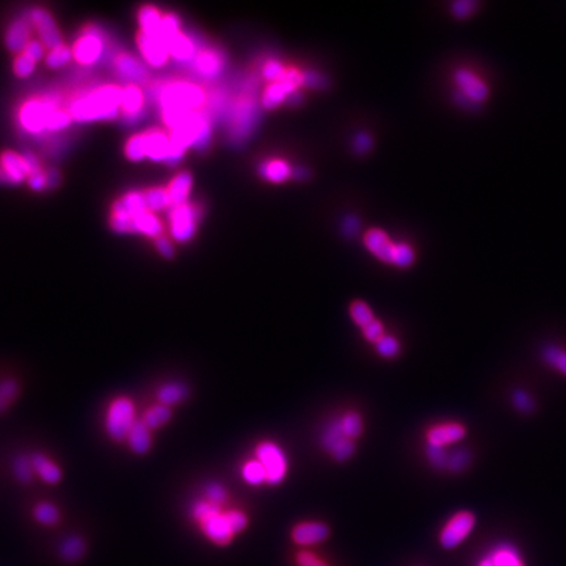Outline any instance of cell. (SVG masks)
I'll return each mask as SVG.
<instances>
[{
	"label": "cell",
	"instance_id": "cell-1",
	"mask_svg": "<svg viewBox=\"0 0 566 566\" xmlns=\"http://www.w3.org/2000/svg\"><path fill=\"white\" fill-rule=\"evenodd\" d=\"M190 518L198 526L202 535L218 547L228 545L237 533L247 529L249 523L244 511L239 508H224L205 498L197 499L190 506Z\"/></svg>",
	"mask_w": 566,
	"mask_h": 566
},
{
	"label": "cell",
	"instance_id": "cell-2",
	"mask_svg": "<svg viewBox=\"0 0 566 566\" xmlns=\"http://www.w3.org/2000/svg\"><path fill=\"white\" fill-rule=\"evenodd\" d=\"M157 104L160 106V116L165 126L175 129L187 118L200 112L206 104L207 96L198 84L187 80L164 83L156 92Z\"/></svg>",
	"mask_w": 566,
	"mask_h": 566
},
{
	"label": "cell",
	"instance_id": "cell-3",
	"mask_svg": "<svg viewBox=\"0 0 566 566\" xmlns=\"http://www.w3.org/2000/svg\"><path fill=\"white\" fill-rule=\"evenodd\" d=\"M122 94L123 87L103 84L89 92L76 94L67 109L75 122L110 121L119 116Z\"/></svg>",
	"mask_w": 566,
	"mask_h": 566
},
{
	"label": "cell",
	"instance_id": "cell-4",
	"mask_svg": "<svg viewBox=\"0 0 566 566\" xmlns=\"http://www.w3.org/2000/svg\"><path fill=\"white\" fill-rule=\"evenodd\" d=\"M139 420L137 404L130 396L119 395L108 402L104 412V430L113 442H125L131 427Z\"/></svg>",
	"mask_w": 566,
	"mask_h": 566
},
{
	"label": "cell",
	"instance_id": "cell-5",
	"mask_svg": "<svg viewBox=\"0 0 566 566\" xmlns=\"http://www.w3.org/2000/svg\"><path fill=\"white\" fill-rule=\"evenodd\" d=\"M58 106V100L53 97H29L24 100L17 110L20 128L29 134H40L46 129L50 112Z\"/></svg>",
	"mask_w": 566,
	"mask_h": 566
},
{
	"label": "cell",
	"instance_id": "cell-6",
	"mask_svg": "<svg viewBox=\"0 0 566 566\" xmlns=\"http://www.w3.org/2000/svg\"><path fill=\"white\" fill-rule=\"evenodd\" d=\"M255 458L264 467L268 485H280L286 479L289 471V460L284 451L275 442H259L255 449Z\"/></svg>",
	"mask_w": 566,
	"mask_h": 566
},
{
	"label": "cell",
	"instance_id": "cell-7",
	"mask_svg": "<svg viewBox=\"0 0 566 566\" xmlns=\"http://www.w3.org/2000/svg\"><path fill=\"white\" fill-rule=\"evenodd\" d=\"M104 47V33L94 24H87L71 47L72 59L80 66H91L101 58Z\"/></svg>",
	"mask_w": 566,
	"mask_h": 566
},
{
	"label": "cell",
	"instance_id": "cell-8",
	"mask_svg": "<svg viewBox=\"0 0 566 566\" xmlns=\"http://www.w3.org/2000/svg\"><path fill=\"white\" fill-rule=\"evenodd\" d=\"M169 232L177 243H187L197 232L200 221V207L194 203L185 202L169 209Z\"/></svg>",
	"mask_w": 566,
	"mask_h": 566
},
{
	"label": "cell",
	"instance_id": "cell-9",
	"mask_svg": "<svg viewBox=\"0 0 566 566\" xmlns=\"http://www.w3.org/2000/svg\"><path fill=\"white\" fill-rule=\"evenodd\" d=\"M476 526V517L470 510L456 511L448 519L439 533V542L445 549H454L464 542Z\"/></svg>",
	"mask_w": 566,
	"mask_h": 566
},
{
	"label": "cell",
	"instance_id": "cell-10",
	"mask_svg": "<svg viewBox=\"0 0 566 566\" xmlns=\"http://www.w3.org/2000/svg\"><path fill=\"white\" fill-rule=\"evenodd\" d=\"M454 79L459 88V94L470 104L479 105L489 98L490 89L483 78H480L476 72L461 67L455 71Z\"/></svg>",
	"mask_w": 566,
	"mask_h": 566
},
{
	"label": "cell",
	"instance_id": "cell-11",
	"mask_svg": "<svg viewBox=\"0 0 566 566\" xmlns=\"http://www.w3.org/2000/svg\"><path fill=\"white\" fill-rule=\"evenodd\" d=\"M28 17L37 31L40 41L49 50L63 45V38L59 32L58 25L50 12L42 7H35L29 11Z\"/></svg>",
	"mask_w": 566,
	"mask_h": 566
},
{
	"label": "cell",
	"instance_id": "cell-12",
	"mask_svg": "<svg viewBox=\"0 0 566 566\" xmlns=\"http://www.w3.org/2000/svg\"><path fill=\"white\" fill-rule=\"evenodd\" d=\"M112 67L118 78L126 84L141 85L148 79V71L146 65L126 51L116 53L112 62Z\"/></svg>",
	"mask_w": 566,
	"mask_h": 566
},
{
	"label": "cell",
	"instance_id": "cell-13",
	"mask_svg": "<svg viewBox=\"0 0 566 566\" xmlns=\"http://www.w3.org/2000/svg\"><path fill=\"white\" fill-rule=\"evenodd\" d=\"M465 424L458 421H447L433 424L426 431V443L427 446L447 448L463 440L467 436Z\"/></svg>",
	"mask_w": 566,
	"mask_h": 566
},
{
	"label": "cell",
	"instance_id": "cell-14",
	"mask_svg": "<svg viewBox=\"0 0 566 566\" xmlns=\"http://www.w3.org/2000/svg\"><path fill=\"white\" fill-rule=\"evenodd\" d=\"M135 40H137L138 50L141 51L142 58L148 66L155 67V69H160V67H164L168 63L171 55H169V51H168V47L164 41H162L160 38L146 35L139 29L137 32Z\"/></svg>",
	"mask_w": 566,
	"mask_h": 566
},
{
	"label": "cell",
	"instance_id": "cell-15",
	"mask_svg": "<svg viewBox=\"0 0 566 566\" xmlns=\"http://www.w3.org/2000/svg\"><path fill=\"white\" fill-rule=\"evenodd\" d=\"M225 65L224 55L221 50L214 47H205L197 50L194 58L191 59L193 71L203 79H215L222 74Z\"/></svg>",
	"mask_w": 566,
	"mask_h": 566
},
{
	"label": "cell",
	"instance_id": "cell-16",
	"mask_svg": "<svg viewBox=\"0 0 566 566\" xmlns=\"http://www.w3.org/2000/svg\"><path fill=\"white\" fill-rule=\"evenodd\" d=\"M144 105H146V96H144L141 85L126 84L123 87L122 101L119 106V116L122 117V121L126 125L137 123L144 114Z\"/></svg>",
	"mask_w": 566,
	"mask_h": 566
},
{
	"label": "cell",
	"instance_id": "cell-17",
	"mask_svg": "<svg viewBox=\"0 0 566 566\" xmlns=\"http://www.w3.org/2000/svg\"><path fill=\"white\" fill-rule=\"evenodd\" d=\"M365 246L377 259L395 265L399 252V244L391 241L388 235L377 228L370 230L365 235Z\"/></svg>",
	"mask_w": 566,
	"mask_h": 566
},
{
	"label": "cell",
	"instance_id": "cell-18",
	"mask_svg": "<svg viewBox=\"0 0 566 566\" xmlns=\"http://www.w3.org/2000/svg\"><path fill=\"white\" fill-rule=\"evenodd\" d=\"M33 25L31 23L29 17H19L13 20L4 35V42L7 49L13 54H20L24 50V47L28 45V42L32 40V31Z\"/></svg>",
	"mask_w": 566,
	"mask_h": 566
},
{
	"label": "cell",
	"instance_id": "cell-19",
	"mask_svg": "<svg viewBox=\"0 0 566 566\" xmlns=\"http://www.w3.org/2000/svg\"><path fill=\"white\" fill-rule=\"evenodd\" d=\"M0 166L11 180V184H20L32 175V168L25 153L15 151H3L0 153Z\"/></svg>",
	"mask_w": 566,
	"mask_h": 566
},
{
	"label": "cell",
	"instance_id": "cell-20",
	"mask_svg": "<svg viewBox=\"0 0 566 566\" xmlns=\"http://www.w3.org/2000/svg\"><path fill=\"white\" fill-rule=\"evenodd\" d=\"M329 529L321 522H302L298 523L291 531V539L298 545H316L327 540Z\"/></svg>",
	"mask_w": 566,
	"mask_h": 566
},
{
	"label": "cell",
	"instance_id": "cell-21",
	"mask_svg": "<svg viewBox=\"0 0 566 566\" xmlns=\"http://www.w3.org/2000/svg\"><path fill=\"white\" fill-rule=\"evenodd\" d=\"M147 157L153 162H166L171 153L169 135L160 129H150L144 131Z\"/></svg>",
	"mask_w": 566,
	"mask_h": 566
},
{
	"label": "cell",
	"instance_id": "cell-22",
	"mask_svg": "<svg viewBox=\"0 0 566 566\" xmlns=\"http://www.w3.org/2000/svg\"><path fill=\"white\" fill-rule=\"evenodd\" d=\"M31 461H32L35 476L41 481H44L47 485H57L60 483L63 473H62L58 463H55V460L49 458L42 452H35L31 456Z\"/></svg>",
	"mask_w": 566,
	"mask_h": 566
},
{
	"label": "cell",
	"instance_id": "cell-23",
	"mask_svg": "<svg viewBox=\"0 0 566 566\" xmlns=\"http://www.w3.org/2000/svg\"><path fill=\"white\" fill-rule=\"evenodd\" d=\"M130 451L135 455H146L153 447V430L142 422L141 418L131 427L125 439Z\"/></svg>",
	"mask_w": 566,
	"mask_h": 566
},
{
	"label": "cell",
	"instance_id": "cell-24",
	"mask_svg": "<svg viewBox=\"0 0 566 566\" xmlns=\"http://www.w3.org/2000/svg\"><path fill=\"white\" fill-rule=\"evenodd\" d=\"M165 44L168 47L169 55L178 62H191V59L194 58L197 53L194 41L188 35H185L182 31L172 35Z\"/></svg>",
	"mask_w": 566,
	"mask_h": 566
},
{
	"label": "cell",
	"instance_id": "cell-25",
	"mask_svg": "<svg viewBox=\"0 0 566 566\" xmlns=\"http://www.w3.org/2000/svg\"><path fill=\"white\" fill-rule=\"evenodd\" d=\"M189 387L182 381H166L156 391V402L173 408L188 399Z\"/></svg>",
	"mask_w": 566,
	"mask_h": 566
},
{
	"label": "cell",
	"instance_id": "cell-26",
	"mask_svg": "<svg viewBox=\"0 0 566 566\" xmlns=\"http://www.w3.org/2000/svg\"><path fill=\"white\" fill-rule=\"evenodd\" d=\"M191 187H193V177L187 171L177 173L176 176L171 180V182L165 188L168 190L172 207L188 202Z\"/></svg>",
	"mask_w": 566,
	"mask_h": 566
},
{
	"label": "cell",
	"instance_id": "cell-27",
	"mask_svg": "<svg viewBox=\"0 0 566 566\" xmlns=\"http://www.w3.org/2000/svg\"><path fill=\"white\" fill-rule=\"evenodd\" d=\"M163 15L164 13H162V11L155 6H151V4L142 6L137 13L139 31L146 35L159 38Z\"/></svg>",
	"mask_w": 566,
	"mask_h": 566
},
{
	"label": "cell",
	"instance_id": "cell-28",
	"mask_svg": "<svg viewBox=\"0 0 566 566\" xmlns=\"http://www.w3.org/2000/svg\"><path fill=\"white\" fill-rule=\"evenodd\" d=\"M495 566H526L518 548L510 542H501L488 554Z\"/></svg>",
	"mask_w": 566,
	"mask_h": 566
},
{
	"label": "cell",
	"instance_id": "cell-29",
	"mask_svg": "<svg viewBox=\"0 0 566 566\" xmlns=\"http://www.w3.org/2000/svg\"><path fill=\"white\" fill-rule=\"evenodd\" d=\"M132 230H134V234H141V235L147 236L155 240L159 236L163 235L164 227H163L162 221L155 215V212L147 210L134 218Z\"/></svg>",
	"mask_w": 566,
	"mask_h": 566
},
{
	"label": "cell",
	"instance_id": "cell-30",
	"mask_svg": "<svg viewBox=\"0 0 566 566\" xmlns=\"http://www.w3.org/2000/svg\"><path fill=\"white\" fill-rule=\"evenodd\" d=\"M172 415H173L172 408L156 402L153 405H150L144 412L142 413L139 418L143 424L150 427L153 431V430H159L164 427L165 424L172 420Z\"/></svg>",
	"mask_w": 566,
	"mask_h": 566
},
{
	"label": "cell",
	"instance_id": "cell-31",
	"mask_svg": "<svg viewBox=\"0 0 566 566\" xmlns=\"http://www.w3.org/2000/svg\"><path fill=\"white\" fill-rule=\"evenodd\" d=\"M261 176L271 182H282L293 175V169L287 162L281 159H271L259 166Z\"/></svg>",
	"mask_w": 566,
	"mask_h": 566
},
{
	"label": "cell",
	"instance_id": "cell-32",
	"mask_svg": "<svg viewBox=\"0 0 566 566\" xmlns=\"http://www.w3.org/2000/svg\"><path fill=\"white\" fill-rule=\"evenodd\" d=\"M542 361L544 365L566 377V349L558 345H547L542 349Z\"/></svg>",
	"mask_w": 566,
	"mask_h": 566
},
{
	"label": "cell",
	"instance_id": "cell-33",
	"mask_svg": "<svg viewBox=\"0 0 566 566\" xmlns=\"http://www.w3.org/2000/svg\"><path fill=\"white\" fill-rule=\"evenodd\" d=\"M143 197L148 212H160L172 207L168 190L164 187L146 189L143 190Z\"/></svg>",
	"mask_w": 566,
	"mask_h": 566
},
{
	"label": "cell",
	"instance_id": "cell-34",
	"mask_svg": "<svg viewBox=\"0 0 566 566\" xmlns=\"http://www.w3.org/2000/svg\"><path fill=\"white\" fill-rule=\"evenodd\" d=\"M32 515L38 524L45 527H54L60 522V511L58 507L47 501H42L35 505L32 510Z\"/></svg>",
	"mask_w": 566,
	"mask_h": 566
},
{
	"label": "cell",
	"instance_id": "cell-35",
	"mask_svg": "<svg viewBox=\"0 0 566 566\" xmlns=\"http://www.w3.org/2000/svg\"><path fill=\"white\" fill-rule=\"evenodd\" d=\"M20 392L22 386L16 379L7 377L0 381V414L11 408L15 401L19 399Z\"/></svg>",
	"mask_w": 566,
	"mask_h": 566
},
{
	"label": "cell",
	"instance_id": "cell-36",
	"mask_svg": "<svg viewBox=\"0 0 566 566\" xmlns=\"http://www.w3.org/2000/svg\"><path fill=\"white\" fill-rule=\"evenodd\" d=\"M252 105L253 104H250L249 100H241L236 104L235 113H234L231 126H230L232 129V135H235V138H241L240 135H243L244 129H247V125L250 121Z\"/></svg>",
	"mask_w": 566,
	"mask_h": 566
},
{
	"label": "cell",
	"instance_id": "cell-37",
	"mask_svg": "<svg viewBox=\"0 0 566 566\" xmlns=\"http://www.w3.org/2000/svg\"><path fill=\"white\" fill-rule=\"evenodd\" d=\"M241 479L252 486H259L262 483H266V474L259 460L253 458L247 460L241 465Z\"/></svg>",
	"mask_w": 566,
	"mask_h": 566
},
{
	"label": "cell",
	"instance_id": "cell-38",
	"mask_svg": "<svg viewBox=\"0 0 566 566\" xmlns=\"http://www.w3.org/2000/svg\"><path fill=\"white\" fill-rule=\"evenodd\" d=\"M348 436L343 434L342 430L341 422H340V417L330 421L329 424L325 426V429L323 430L321 436H320V443L325 451L330 452V449L334 447L338 442H341L342 439H345ZM350 439V438H349Z\"/></svg>",
	"mask_w": 566,
	"mask_h": 566
},
{
	"label": "cell",
	"instance_id": "cell-39",
	"mask_svg": "<svg viewBox=\"0 0 566 566\" xmlns=\"http://www.w3.org/2000/svg\"><path fill=\"white\" fill-rule=\"evenodd\" d=\"M349 314H350V318L353 320L354 324L359 327L361 329H363L372 321L377 320L372 309L363 300H354L349 308Z\"/></svg>",
	"mask_w": 566,
	"mask_h": 566
},
{
	"label": "cell",
	"instance_id": "cell-40",
	"mask_svg": "<svg viewBox=\"0 0 566 566\" xmlns=\"http://www.w3.org/2000/svg\"><path fill=\"white\" fill-rule=\"evenodd\" d=\"M125 156L131 162H141L147 157V148H146V137L144 131L138 132L125 143Z\"/></svg>",
	"mask_w": 566,
	"mask_h": 566
},
{
	"label": "cell",
	"instance_id": "cell-41",
	"mask_svg": "<svg viewBox=\"0 0 566 566\" xmlns=\"http://www.w3.org/2000/svg\"><path fill=\"white\" fill-rule=\"evenodd\" d=\"M343 434L355 440L363 433V420L361 414L357 412H348L340 417Z\"/></svg>",
	"mask_w": 566,
	"mask_h": 566
},
{
	"label": "cell",
	"instance_id": "cell-42",
	"mask_svg": "<svg viewBox=\"0 0 566 566\" xmlns=\"http://www.w3.org/2000/svg\"><path fill=\"white\" fill-rule=\"evenodd\" d=\"M71 122H72V117H71L69 109L60 105L55 106L47 117L46 129L53 132H58V131L69 128Z\"/></svg>",
	"mask_w": 566,
	"mask_h": 566
},
{
	"label": "cell",
	"instance_id": "cell-43",
	"mask_svg": "<svg viewBox=\"0 0 566 566\" xmlns=\"http://www.w3.org/2000/svg\"><path fill=\"white\" fill-rule=\"evenodd\" d=\"M12 471H13V476L16 477V480L22 483H31L35 476L31 456H25V455H19L17 458H15L13 464H12Z\"/></svg>",
	"mask_w": 566,
	"mask_h": 566
},
{
	"label": "cell",
	"instance_id": "cell-44",
	"mask_svg": "<svg viewBox=\"0 0 566 566\" xmlns=\"http://www.w3.org/2000/svg\"><path fill=\"white\" fill-rule=\"evenodd\" d=\"M71 59H72V50L63 44V45H59V46L49 50V53L45 55V63L49 69L58 70L60 67L66 66Z\"/></svg>",
	"mask_w": 566,
	"mask_h": 566
},
{
	"label": "cell",
	"instance_id": "cell-45",
	"mask_svg": "<svg viewBox=\"0 0 566 566\" xmlns=\"http://www.w3.org/2000/svg\"><path fill=\"white\" fill-rule=\"evenodd\" d=\"M85 554V542L80 536H70L60 545V554L67 561H76Z\"/></svg>",
	"mask_w": 566,
	"mask_h": 566
},
{
	"label": "cell",
	"instance_id": "cell-46",
	"mask_svg": "<svg viewBox=\"0 0 566 566\" xmlns=\"http://www.w3.org/2000/svg\"><path fill=\"white\" fill-rule=\"evenodd\" d=\"M511 402L515 411H518L522 414H530L536 408L535 399L526 389H514L511 395Z\"/></svg>",
	"mask_w": 566,
	"mask_h": 566
},
{
	"label": "cell",
	"instance_id": "cell-47",
	"mask_svg": "<svg viewBox=\"0 0 566 566\" xmlns=\"http://www.w3.org/2000/svg\"><path fill=\"white\" fill-rule=\"evenodd\" d=\"M37 62L32 58H29L28 55H25L24 53L17 54L15 59H13V65H12V70L13 74L20 78V79H25L28 76H31L35 70Z\"/></svg>",
	"mask_w": 566,
	"mask_h": 566
},
{
	"label": "cell",
	"instance_id": "cell-48",
	"mask_svg": "<svg viewBox=\"0 0 566 566\" xmlns=\"http://www.w3.org/2000/svg\"><path fill=\"white\" fill-rule=\"evenodd\" d=\"M203 498L214 505L224 506L228 501V492L222 483H210L205 486Z\"/></svg>",
	"mask_w": 566,
	"mask_h": 566
},
{
	"label": "cell",
	"instance_id": "cell-49",
	"mask_svg": "<svg viewBox=\"0 0 566 566\" xmlns=\"http://www.w3.org/2000/svg\"><path fill=\"white\" fill-rule=\"evenodd\" d=\"M375 349L383 358H395L397 354H400V342L391 334H384L375 343Z\"/></svg>",
	"mask_w": 566,
	"mask_h": 566
},
{
	"label": "cell",
	"instance_id": "cell-50",
	"mask_svg": "<svg viewBox=\"0 0 566 566\" xmlns=\"http://www.w3.org/2000/svg\"><path fill=\"white\" fill-rule=\"evenodd\" d=\"M471 463V454L467 449H455L448 456L447 470L451 472L464 471Z\"/></svg>",
	"mask_w": 566,
	"mask_h": 566
},
{
	"label": "cell",
	"instance_id": "cell-51",
	"mask_svg": "<svg viewBox=\"0 0 566 566\" xmlns=\"http://www.w3.org/2000/svg\"><path fill=\"white\" fill-rule=\"evenodd\" d=\"M426 456L430 461V464L436 470H445L447 468L448 452L446 448L434 447V446H426Z\"/></svg>",
	"mask_w": 566,
	"mask_h": 566
},
{
	"label": "cell",
	"instance_id": "cell-52",
	"mask_svg": "<svg viewBox=\"0 0 566 566\" xmlns=\"http://www.w3.org/2000/svg\"><path fill=\"white\" fill-rule=\"evenodd\" d=\"M354 451H355V442L353 439L345 438L330 449L329 454L330 456L337 461H346L353 456Z\"/></svg>",
	"mask_w": 566,
	"mask_h": 566
},
{
	"label": "cell",
	"instance_id": "cell-53",
	"mask_svg": "<svg viewBox=\"0 0 566 566\" xmlns=\"http://www.w3.org/2000/svg\"><path fill=\"white\" fill-rule=\"evenodd\" d=\"M477 7H479V3H477V1H473V0H459V1H455V3L451 6V12H452V15H454L456 19L464 20V19L471 17L472 15L477 10Z\"/></svg>",
	"mask_w": 566,
	"mask_h": 566
},
{
	"label": "cell",
	"instance_id": "cell-54",
	"mask_svg": "<svg viewBox=\"0 0 566 566\" xmlns=\"http://www.w3.org/2000/svg\"><path fill=\"white\" fill-rule=\"evenodd\" d=\"M362 330V336L366 341L371 342V343H377L386 333H384V325L380 320H375L372 321L370 325H367L366 328Z\"/></svg>",
	"mask_w": 566,
	"mask_h": 566
},
{
	"label": "cell",
	"instance_id": "cell-55",
	"mask_svg": "<svg viewBox=\"0 0 566 566\" xmlns=\"http://www.w3.org/2000/svg\"><path fill=\"white\" fill-rule=\"evenodd\" d=\"M414 259H415V255H414L413 248L405 243H400L395 265L399 268H409L414 262Z\"/></svg>",
	"mask_w": 566,
	"mask_h": 566
},
{
	"label": "cell",
	"instance_id": "cell-56",
	"mask_svg": "<svg viewBox=\"0 0 566 566\" xmlns=\"http://www.w3.org/2000/svg\"><path fill=\"white\" fill-rule=\"evenodd\" d=\"M286 72V69L283 67L282 63H280L278 60H269L262 70V75L264 78H266L268 80L271 82H278Z\"/></svg>",
	"mask_w": 566,
	"mask_h": 566
},
{
	"label": "cell",
	"instance_id": "cell-57",
	"mask_svg": "<svg viewBox=\"0 0 566 566\" xmlns=\"http://www.w3.org/2000/svg\"><path fill=\"white\" fill-rule=\"evenodd\" d=\"M153 244H155L156 250L159 252V255H160L162 257H164V259H171L175 257V248H173L172 241H171L166 236H159L157 239L153 240Z\"/></svg>",
	"mask_w": 566,
	"mask_h": 566
},
{
	"label": "cell",
	"instance_id": "cell-58",
	"mask_svg": "<svg viewBox=\"0 0 566 566\" xmlns=\"http://www.w3.org/2000/svg\"><path fill=\"white\" fill-rule=\"evenodd\" d=\"M22 53L38 62L45 57V45L40 40H31Z\"/></svg>",
	"mask_w": 566,
	"mask_h": 566
},
{
	"label": "cell",
	"instance_id": "cell-59",
	"mask_svg": "<svg viewBox=\"0 0 566 566\" xmlns=\"http://www.w3.org/2000/svg\"><path fill=\"white\" fill-rule=\"evenodd\" d=\"M26 181H28V185L31 187V189H33L35 191H41V190L50 188L47 172L46 171H44V169L40 171V172H35L33 175H31V176L28 177Z\"/></svg>",
	"mask_w": 566,
	"mask_h": 566
},
{
	"label": "cell",
	"instance_id": "cell-60",
	"mask_svg": "<svg viewBox=\"0 0 566 566\" xmlns=\"http://www.w3.org/2000/svg\"><path fill=\"white\" fill-rule=\"evenodd\" d=\"M296 564L298 566H328L323 560H320L316 554L306 551L298 554Z\"/></svg>",
	"mask_w": 566,
	"mask_h": 566
},
{
	"label": "cell",
	"instance_id": "cell-61",
	"mask_svg": "<svg viewBox=\"0 0 566 566\" xmlns=\"http://www.w3.org/2000/svg\"><path fill=\"white\" fill-rule=\"evenodd\" d=\"M354 147L357 148L358 153H366V151L371 147L368 135H359V137L357 138V142H355V146H354Z\"/></svg>",
	"mask_w": 566,
	"mask_h": 566
},
{
	"label": "cell",
	"instance_id": "cell-62",
	"mask_svg": "<svg viewBox=\"0 0 566 566\" xmlns=\"http://www.w3.org/2000/svg\"><path fill=\"white\" fill-rule=\"evenodd\" d=\"M477 566H495V564H493V561H492V558L489 556H485L483 558L479 561Z\"/></svg>",
	"mask_w": 566,
	"mask_h": 566
},
{
	"label": "cell",
	"instance_id": "cell-63",
	"mask_svg": "<svg viewBox=\"0 0 566 566\" xmlns=\"http://www.w3.org/2000/svg\"><path fill=\"white\" fill-rule=\"evenodd\" d=\"M0 184H11V180L6 175V172L0 166Z\"/></svg>",
	"mask_w": 566,
	"mask_h": 566
}]
</instances>
